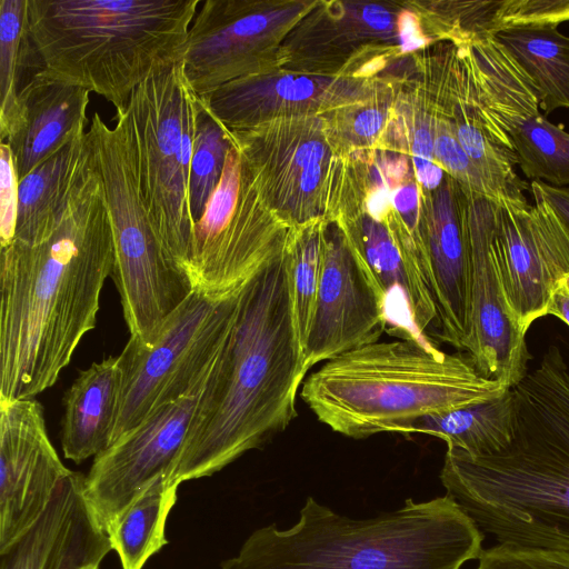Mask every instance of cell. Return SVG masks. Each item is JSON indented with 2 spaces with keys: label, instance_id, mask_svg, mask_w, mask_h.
Returning <instances> with one entry per match:
<instances>
[{
  "label": "cell",
  "instance_id": "21",
  "mask_svg": "<svg viewBox=\"0 0 569 569\" xmlns=\"http://www.w3.org/2000/svg\"><path fill=\"white\" fill-rule=\"evenodd\" d=\"M122 386L119 355L79 372L63 399L61 446L67 459L80 463L111 445Z\"/></svg>",
  "mask_w": 569,
  "mask_h": 569
},
{
  "label": "cell",
  "instance_id": "26",
  "mask_svg": "<svg viewBox=\"0 0 569 569\" xmlns=\"http://www.w3.org/2000/svg\"><path fill=\"white\" fill-rule=\"evenodd\" d=\"M26 12L27 0L0 1V142L11 129L21 88L41 70L27 31Z\"/></svg>",
  "mask_w": 569,
  "mask_h": 569
},
{
  "label": "cell",
  "instance_id": "8",
  "mask_svg": "<svg viewBox=\"0 0 569 569\" xmlns=\"http://www.w3.org/2000/svg\"><path fill=\"white\" fill-rule=\"evenodd\" d=\"M204 109L184 76L182 59L150 73L127 107L149 218L163 248L186 273L194 228L190 168Z\"/></svg>",
  "mask_w": 569,
  "mask_h": 569
},
{
  "label": "cell",
  "instance_id": "17",
  "mask_svg": "<svg viewBox=\"0 0 569 569\" xmlns=\"http://www.w3.org/2000/svg\"><path fill=\"white\" fill-rule=\"evenodd\" d=\"M471 316L465 350L486 378L508 388L528 373L526 336L512 321L493 249V200L469 196Z\"/></svg>",
  "mask_w": 569,
  "mask_h": 569
},
{
  "label": "cell",
  "instance_id": "35",
  "mask_svg": "<svg viewBox=\"0 0 569 569\" xmlns=\"http://www.w3.org/2000/svg\"><path fill=\"white\" fill-rule=\"evenodd\" d=\"M383 123V114L377 109L361 111L353 121V130L357 136L369 139L376 136Z\"/></svg>",
  "mask_w": 569,
  "mask_h": 569
},
{
  "label": "cell",
  "instance_id": "4",
  "mask_svg": "<svg viewBox=\"0 0 569 569\" xmlns=\"http://www.w3.org/2000/svg\"><path fill=\"white\" fill-rule=\"evenodd\" d=\"M485 535L448 495L407 499L367 519L308 497L288 529L254 530L220 569H461L478 560Z\"/></svg>",
  "mask_w": 569,
  "mask_h": 569
},
{
  "label": "cell",
  "instance_id": "37",
  "mask_svg": "<svg viewBox=\"0 0 569 569\" xmlns=\"http://www.w3.org/2000/svg\"><path fill=\"white\" fill-rule=\"evenodd\" d=\"M390 193L387 187L382 186L381 188L375 190L368 199V210L371 218L376 221H381L382 218L388 212V207L390 204Z\"/></svg>",
  "mask_w": 569,
  "mask_h": 569
},
{
  "label": "cell",
  "instance_id": "33",
  "mask_svg": "<svg viewBox=\"0 0 569 569\" xmlns=\"http://www.w3.org/2000/svg\"><path fill=\"white\" fill-rule=\"evenodd\" d=\"M398 34L403 51L417 49L423 43L418 23L413 14L403 12L398 19Z\"/></svg>",
  "mask_w": 569,
  "mask_h": 569
},
{
  "label": "cell",
  "instance_id": "38",
  "mask_svg": "<svg viewBox=\"0 0 569 569\" xmlns=\"http://www.w3.org/2000/svg\"><path fill=\"white\" fill-rule=\"evenodd\" d=\"M393 203L398 211L408 213L417 204V190L415 186L401 187L395 191Z\"/></svg>",
  "mask_w": 569,
  "mask_h": 569
},
{
  "label": "cell",
  "instance_id": "23",
  "mask_svg": "<svg viewBox=\"0 0 569 569\" xmlns=\"http://www.w3.org/2000/svg\"><path fill=\"white\" fill-rule=\"evenodd\" d=\"M495 38L531 80L545 116L569 109V37L545 24L508 29Z\"/></svg>",
  "mask_w": 569,
  "mask_h": 569
},
{
  "label": "cell",
  "instance_id": "19",
  "mask_svg": "<svg viewBox=\"0 0 569 569\" xmlns=\"http://www.w3.org/2000/svg\"><path fill=\"white\" fill-rule=\"evenodd\" d=\"M86 476L71 471L41 517L7 550L0 569H90L112 550L107 529L84 492Z\"/></svg>",
  "mask_w": 569,
  "mask_h": 569
},
{
  "label": "cell",
  "instance_id": "14",
  "mask_svg": "<svg viewBox=\"0 0 569 569\" xmlns=\"http://www.w3.org/2000/svg\"><path fill=\"white\" fill-rule=\"evenodd\" d=\"M299 12L264 3L206 0L189 28L182 56L184 76L202 97L223 84L268 70L276 31Z\"/></svg>",
  "mask_w": 569,
  "mask_h": 569
},
{
  "label": "cell",
  "instance_id": "2",
  "mask_svg": "<svg viewBox=\"0 0 569 569\" xmlns=\"http://www.w3.org/2000/svg\"><path fill=\"white\" fill-rule=\"evenodd\" d=\"M511 392V442L483 456L447 447L441 483L497 543L569 553V370L559 348Z\"/></svg>",
  "mask_w": 569,
  "mask_h": 569
},
{
  "label": "cell",
  "instance_id": "24",
  "mask_svg": "<svg viewBox=\"0 0 569 569\" xmlns=\"http://www.w3.org/2000/svg\"><path fill=\"white\" fill-rule=\"evenodd\" d=\"M513 396L509 389L501 397L441 415L420 418L402 433H423L443 440L470 456L501 451L513 436Z\"/></svg>",
  "mask_w": 569,
  "mask_h": 569
},
{
  "label": "cell",
  "instance_id": "39",
  "mask_svg": "<svg viewBox=\"0 0 569 569\" xmlns=\"http://www.w3.org/2000/svg\"><path fill=\"white\" fill-rule=\"evenodd\" d=\"M90 569H99V567L90 568Z\"/></svg>",
  "mask_w": 569,
  "mask_h": 569
},
{
  "label": "cell",
  "instance_id": "20",
  "mask_svg": "<svg viewBox=\"0 0 569 569\" xmlns=\"http://www.w3.org/2000/svg\"><path fill=\"white\" fill-rule=\"evenodd\" d=\"M89 91L47 74L33 73L21 88L4 142L18 182L39 164L84 134Z\"/></svg>",
  "mask_w": 569,
  "mask_h": 569
},
{
  "label": "cell",
  "instance_id": "31",
  "mask_svg": "<svg viewBox=\"0 0 569 569\" xmlns=\"http://www.w3.org/2000/svg\"><path fill=\"white\" fill-rule=\"evenodd\" d=\"M18 180L12 153L6 142L0 143V247L12 242L18 216Z\"/></svg>",
  "mask_w": 569,
  "mask_h": 569
},
{
  "label": "cell",
  "instance_id": "12",
  "mask_svg": "<svg viewBox=\"0 0 569 569\" xmlns=\"http://www.w3.org/2000/svg\"><path fill=\"white\" fill-rule=\"evenodd\" d=\"M273 122L280 133L269 121L227 133L267 207L296 227L317 221L331 196L333 149L315 121Z\"/></svg>",
  "mask_w": 569,
  "mask_h": 569
},
{
  "label": "cell",
  "instance_id": "13",
  "mask_svg": "<svg viewBox=\"0 0 569 569\" xmlns=\"http://www.w3.org/2000/svg\"><path fill=\"white\" fill-rule=\"evenodd\" d=\"M528 202L493 201V249L509 315L527 335L547 316L555 291L569 279V232L538 194Z\"/></svg>",
  "mask_w": 569,
  "mask_h": 569
},
{
  "label": "cell",
  "instance_id": "36",
  "mask_svg": "<svg viewBox=\"0 0 569 569\" xmlns=\"http://www.w3.org/2000/svg\"><path fill=\"white\" fill-rule=\"evenodd\" d=\"M548 315L559 318L569 326V279L555 291L548 308Z\"/></svg>",
  "mask_w": 569,
  "mask_h": 569
},
{
  "label": "cell",
  "instance_id": "18",
  "mask_svg": "<svg viewBox=\"0 0 569 569\" xmlns=\"http://www.w3.org/2000/svg\"><path fill=\"white\" fill-rule=\"evenodd\" d=\"M438 338L466 348L471 316L469 194L456 181L441 186L422 233Z\"/></svg>",
  "mask_w": 569,
  "mask_h": 569
},
{
  "label": "cell",
  "instance_id": "34",
  "mask_svg": "<svg viewBox=\"0 0 569 569\" xmlns=\"http://www.w3.org/2000/svg\"><path fill=\"white\" fill-rule=\"evenodd\" d=\"M412 150L417 171L436 163L433 140L428 130L420 129L416 132Z\"/></svg>",
  "mask_w": 569,
  "mask_h": 569
},
{
  "label": "cell",
  "instance_id": "16",
  "mask_svg": "<svg viewBox=\"0 0 569 569\" xmlns=\"http://www.w3.org/2000/svg\"><path fill=\"white\" fill-rule=\"evenodd\" d=\"M386 302L353 254L342 229H325L323 263L303 351V372L387 330Z\"/></svg>",
  "mask_w": 569,
  "mask_h": 569
},
{
  "label": "cell",
  "instance_id": "1",
  "mask_svg": "<svg viewBox=\"0 0 569 569\" xmlns=\"http://www.w3.org/2000/svg\"><path fill=\"white\" fill-rule=\"evenodd\" d=\"M49 210L0 254V400L52 387L97 323L114 260L101 177L86 139Z\"/></svg>",
  "mask_w": 569,
  "mask_h": 569
},
{
  "label": "cell",
  "instance_id": "10",
  "mask_svg": "<svg viewBox=\"0 0 569 569\" xmlns=\"http://www.w3.org/2000/svg\"><path fill=\"white\" fill-rule=\"evenodd\" d=\"M266 208L231 144L220 181L194 223L187 266L193 290L234 295L283 249L286 226Z\"/></svg>",
  "mask_w": 569,
  "mask_h": 569
},
{
  "label": "cell",
  "instance_id": "6",
  "mask_svg": "<svg viewBox=\"0 0 569 569\" xmlns=\"http://www.w3.org/2000/svg\"><path fill=\"white\" fill-rule=\"evenodd\" d=\"M200 0H27L41 69L117 111L156 69L182 59Z\"/></svg>",
  "mask_w": 569,
  "mask_h": 569
},
{
  "label": "cell",
  "instance_id": "15",
  "mask_svg": "<svg viewBox=\"0 0 569 569\" xmlns=\"http://www.w3.org/2000/svg\"><path fill=\"white\" fill-rule=\"evenodd\" d=\"M70 473L49 439L41 403L0 400V553L41 517Z\"/></svg>",
  "mask_w": 569,
  "mask_h": 569
},
{
  "label": "cell",
  "instance_id": "27",
  "mask_svg": "<svg viewBox=\"0 0 569 569\" xmlns=\"http://www.w3.org/2000/svg\"><path fill=\"white\" fill-rule=\"evenodd\" d=\"M325 228L318 221L290 230L283 248L295 327L302 353L323 263Z\"/></svg>",
  "mask_w": 569,
  "mask_h": 569
},
{
  "label": "cell",
  "instance_id": "30",
  "mask_svg": "<svg viewBox=\"0 0 569 569\" xmlns=\"http://www.w3.org/2000/svg\"><path fill=\"white\" fill-rule=\"evenodd\" d=\"M476 569H569V553L496 543L483 549Z\"/></svg>",
  "mask_w": 569,
  "mask_h": 569
},
{
  "label": "cell",
  "instance_id": "3",
  "mask_svg": "<svg viewBox=\"0 0 569 569\" xmlns=\"http://www.w3.org/2000/svg\"><path fill=\"white\" fill-rule=\"evenodd\" d=\"M305 378L282 249L242 290L216 382L169 480L209 477L283 431Z\"/></svg>",
  "mask_w": 569,
  "mask_h": 569
},
{
  "label": "cell",
  "instance_id": "22",
  "mask_svg": "<svg viewBox=\"0 0 569 569\" xmlns=\"http://www.w3.org/2000/svg\"><path fill=\"white\" fill-rule=\"evenodd\" d=\"M459 50L473 77L478 100L507 133L519 120L540 113L535 86L495 37L462 43Z\"/></svg>",
  "mask_w": 569,
  "mask_h": 569
},
{
  "label": "cell",
  "instance_id": "32",
  "mask_svg": "<svg viewBox=\"0 0 569 569\" xmlns=\"http://www.w3.org/2000/svg\"><path fill=\"white\" fill-rule=\"evenodd\" d=\"M529 187L531 193L540 196L552 208L569 232V187H555L537 180Z\"/></svg>",
  "mask_w": 569,
  "mask_h": 569
},
{
  "label": "cell",
  "instance_id": "28",
  "mask_svg": "<svg viewBox=\"0 0 569 569\" xmlns=\"http://www.w3.org/2000/svg\"><path fill=\"white\" fill-rule=\"evenodd\" d=\"M518 164L529 179L569 187V133L545 114L519 120L508 131Z\"/></svg>",
  "mask_w": 569,
  "mask_h": 569
},
{
  "label": "cell",
  "instance_id": "25",
  "mask_svg": "<svg viewBox=\"0 0 569 569\" xmlns=\"http://www.w3.org/2000/svg\"><path fill=\"white\" fill-rule=\"evenodd\" d=\"M178 485L156 479L108 528L112 550L122 569H142L162 549L168 516L177 501Z\"/></svg>",
  "mask_w": 569,
  "mask_h": 569
},
{
  "label": "cell",
  "instance_id": "29",
  "mask_svg": "<svg viewBox=\"0 0 569 569\" xmlns=\"http://www.w3.org/2000/svg\"><path fill=\"white\" fill-rule=\"evenodd\" d=\"M230 147L227 130L204 109L198 121L190 168L189 197L194 223L220 181Z\"/></svg>",
  "mask_w": 569,
  "mask_h": 569
},
{
  "label": "cell",
  "instance_id": "11",
  "mask_svg": "<svg viewBox=\"0 0 569 569\" xmlns=\"http://www.w3.org/2000/svg\"><path fill=\"white\" fill-rule=\"evenodd\" d=\"M224 346L211 367L187 393L158 408L138 427L94 457L84 479V492L107 531L117 517L156 479H169L209 399Z\"/></svg>",
  "mask_w": 569,
  "mask_h": 569
},
{
  "label": "cell",
  "instance_id": "9",
  "mask_svg": "<svg viewBox=\"0 0 569 569\" xmlns=\"http://www.w3.org/2000/svg\"><path fill=\"white\" fill-rule=\"evenodd\" d=\"M243 288L227 297L193 290L150 347L128 340L119 355L123 386L111 445L200 380L231 335Z\"/></svg>",
  "mask_w": 569,
  "mask_h": 569
},
{
  "label": "cell",
  "instance_id": "7",
  "mask_svg": "<svg viewBox=\"0 0 569 569\" xmlns=\"http://www.w3.org/2000/svg\"><path fill=\"white\" fill-rule=\"evenodd\" d=\"M87 138L111 219L114 260L110 277L120 295L129 339L150 347L193 287L163 248L149 218L127 108L117 111L114 127L96 112Z\"/></svg>",
  "mask_w": 569,
  "mask_h": 569
},
{
  "label": "cell",
  "instance_id": "5",
  "mask_svg": "<svg viewBox=\"0 0 569 569\" xmlns=\"http://www.w3.org/2000/svg\"><path fill=\"white\" fill-rule=\"evenodd\" d=\"M510 388L483 377L470 357L411 339L371 342L325 363L301 399L333 432L366 439L416 420L497 399Z\"/></svg>",
  "mask_w": 569,
  "mask_h": 569
}]
</instances>
